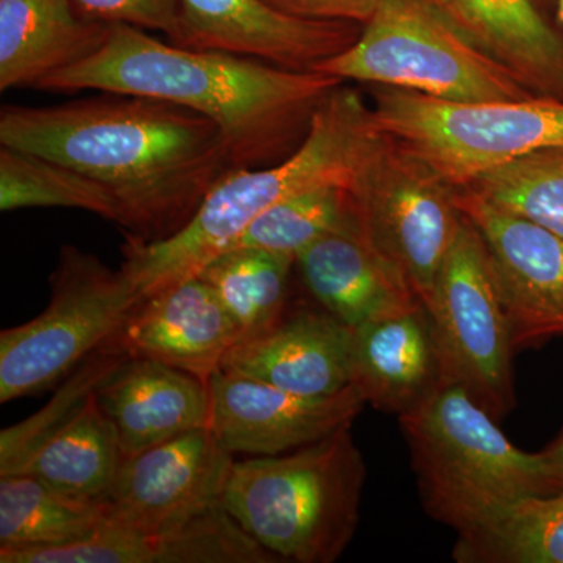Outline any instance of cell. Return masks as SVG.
<instances>
[{"instance_id": "1", "label": "cell", "mask_w": 563, "mask_h": 563, "mask_svg": "<svg viewBox=\"0 0 563 563\" xmlns=\"http://www.w3.org/2000/svg\"><path fill=\"white\" fill-rule=\"evenodd\" d=\"M0 146L52 158L101 184L117 201L125 235L143 242L184 229L233 169L214 122L176 103L114 92L2 107Z\"/></svg>"}, {"instance_id": "2", "label": "cell", "mask_w": 563, "mask_h": 563, "mask_svg": "<svg viewBox=\"0 0 563 563\" xmlns=\"http://www.w3.org/2000/svg\"><path fill=\"white\" fill-rule=\"evenodd\" d=\"M346 81L162 41L114 22L98 54L36 91H101L176 103L220 129L233 169L277 165L301 146L314 113Z\"/></svg>"}, {"instance_id": "3", "label": "cell", "mask_w": 563, "mask_h": 563, "mask_svg": "<svg viewBox=\"0 0 563 563\" xmlns=\"http://www.w3.org/2000/svg\"><path fill=\"white\" fill-rule=\"evenodd\" d=\"M385 141L387 133L365 95L340 85L314 113L301 146L285 161L225 173L190 222L169 239L143 242L125 235L121 266L140 301L198 277L274 203L320 187L354 190Z\"/></svg>"}, {"instance_id": "4", "label": "cell", "mask_w": 563, "mask_h": 563, "mask_svg": "<svg viewBox=\"0 0 563 563\" xmlns=\"http://www.w3.org/2000/svg\"><path fill=\"white\" fill-rule=\"evenodd\" d=\"M350 429L233 463L225 509L280 562H335L357 531L366 466Z\"/></svg>"}, {"instance_id": "5", "label": "cell", "mask_w": 563, "mask_h": 563, "mask_svg": "<svg viewBox=\"0 0 563 563\" xmlns=\"http://www.w3.org/2000/svg\"><path fill=\"white\" fill-rule=\"evenodd\" d=\"M399 424L426 512L457 536L543 495L537 453L515 446L461 385L443 384Z\"/></svg>"}, {"instance_id": "6", "label": "cell", "mask_w": 563, "mask_h": 563, "mask_svg": "<svg viewBox=\"0 0 563 563\" xmlns=\"http://www.w3.org/2000/svg\"><path fill=\"white\" fill-rule=\"evenodd\" d=\"M377 124L451 187L536 151L563 147V102H457L366 85Z\"/></svg>"}, {"instance_id": "7", "label": "cell", "mask_w": 563, "mask_h": 563, "mask_svg": "<svg viewBox=\"0 0 563 563\" xmlns=\"http://www.w3.org/2000/svg\"><path fill=\"white\" fill-rule=\"evenodd\" d=\"M314 70L446 101L537 98L422 0H388L351 47Z\"/></svg>"}, {"instance_id": "8", "label": "cell", "mask_w": 563, "mask_h": 563, "mask_svg": "<svg viewBox=\"0 0 563 563\" xmlns=\"http://www.w3.org/2000/svg\"><path fill=\"white\" fill-rule=\"evenodd\" d=\"M51 301L33 320L0 332V402L49 390L117 339L140 302L124 269L62 247Z\"/></svg>"}, {"instance_id": "9", "label": "cell", "mask_w": 563, "mask_h": 563, "mask_svg": "<svg viewBox=\"0 0 563 563\" xmlns=\"http://www.w3.org/2000/svg\"><path fill=\"white\" fill-rule=\"evenodd\" d=\"M426 309L444 380L504 420L515 407L512 335L483 239L463 214Z\"/></svg>"}, {"instance_id": "10", "label": "cell", "mask_w": 563, "mask_h": 563, "mask_svg": "<svg viewBox=\"0 0 563 563\" xmlns=\"http://www.w3.org/2000/svg\"><path fill=\"white\" fill-rule=\"evenodd\" d=\"M351 195L369 242L428 306L462 224L455 188L387 135Z\"/></svg>"}, {"instance_id": "11", "label": "cell", "mask_w": 563, "mask_h": 563, "mask_svg": "<svg viewBox=\"0 0 563 563\" xmlns=\"http://www.w3.org/2000/svg\"><path fill=\"white\" fill-rule=\"evenodd\" d=\"M233 463L210 428L124 459L102 501L110 523L141 536L172 532L224 504Z\"/></svg>"}, {"instance_id": "12", "label": "cell", "mask_w": 563, "mask_h": 563, "mask_svg": "<svg viewBox=\"0 0 563 563\" xmlns=\"http://www.w3.org/2000/svg\"><path fill=\"white\" fill-rule=\"evenodd\" d=\"M459 210L483 239L515 352L563 336V239L466 188Z\"/></svg>"}, {"instance_id": "13", "label": "cell", "mask_w": 563, "mask_h": 563, "mask_svg": "<svg viewBox=\"0 0 563 563\" xmlns=\"http://www.w3.org/2000/svg\"><path fill=\"white\" fill-rule=\"evenodd\" d=\"M209 428L225 451L268 457L299 450L350 428L365 407L352 385L332 396L295 395L218 369L209 379Z\"/></svg>"}, {"instance_id": "14", "label": "cell", "mask_w": 563, "mask_h": 563, "mask_svg": "<svg viewBox=\"0 0 563 563\" xmlns=\"http://www.w3.org/2000/svg\"><path fill=\"white\" fill-rule=\"evenodd\" d=\"M179 46L220 51L291 70H314L358 40L362 25L303 20L266 0H179Z\"/></svg>"}, {"instance_id": "15", "label": "cell", "mask_w": 563, "mask_h": 563, "mask_svg": "<svg viewBox=\"0 0 563 563\" xmlns=\"http://www.w3.org/2000/svg\"><path fill=\"white\" fill-rule=\"evenodd\" d=\"M537 98L563 102L558 0H422Z\"/></svg>"}, {"instance_id": "16", "label": "cell", "mask_w": 563, "mask_h": 563, "mask_svg": "<svg viewBox=\"0 0 563 563\" xmlns=\"http://www.w3.org/2000/svg\"><path fill=\"white\" fill-rule=\"evenodd\" d=\"M240 335L217 292L192 277L136 303L117 342L129 357H146L209 383Z\"/></svg>"}, {"instance_id": "17", "label": "cell", "mask_w": 563, "mask_h": 563, "mask_svg": "<svg viewBox=\"0 0 563 563\" xmlns=\"http://www.w3.org/2000/svg\"><path fill=\"white\" fill-rule=\"evenodd\" d=\"M446 384L424 303L352 329L351 385L380 412H413Z\"/></svg>"}, {"instance_id": "18", "label": "cell", "mask_w": 563, "mask_h": 563, "mask_svg": "<svg viewBox=\"0 0 563 563\" xmlns=\"http://www.w3.org/2000/svg\"><path fill=\"white\" fill-rule=\"evenodd\" d=\"M352 329L322 310L302 309L236 343L221 369L295 395L332 396L351 385Z\"/></svg>"}, {"instance_id": "19", "label": "cell", "mask_w": 563, "mask_h": 563, "mask_svg": "<svg viewBox=\"0 0 563 563\" xmlns=\"http://www.w3.org/2000/svg\"><path fill=\"white\" fill-rule=\"evenodd\" d=\"M96 396L124 459L209 428V383L152 358H125L99 384Z\"/></svg>"}, {"instance_id": "20", "label": "cell", "mask_w": 563, "mask_h": 563, "mask_svg": "<svg viewBox=\"0 0 563 563\" xmlns=\"http://www.w3.org/2000/svg\"><path fill=\"white\" fill-rule=\"evenodd\" d=\"M296 266L321 309L351 329L422 303L406 277L369 242L357 213L303 250Z\"/></svg>"}, {"instance_id": "21", "label": "cell", "mask_w": 563, "mask_h": 563, "mask_svg": "<svg viewBox=\"0 0 563 563\" xmlns=\"http://www.w3.org/2000/svg\"><path fill=\"white\" fill-rule=\"evenodd\" d=\"M111 27L76 0H0V90H36L98 54Z\"/></svg>"}, {"instance_id": "22", "label": "cell", "mask_w": 563, "mask_h": 563, "mask_svg": "<svg viewBox=\"0 0 563 563\" xmlns=\"http://www.w3.org/2000/svg\"><path fill=\"white\" fill-rule=\"evenodd\" d=\"M54 563H277L244 531L224 504L158 536H141L107 523L88 539L54 548Z\"/></svg>"}, {"instance_id": "23", "label": "cell", "mask_w": 563, "mask_h": 563, "mask_svg": "<svg viewBox=\"0 0 563 563\" xmlns=\"http://www.w3.org/2000/svg\"><path fill=\"white\" fill-rule=\"evenodd\" d=\"M122 461L120 439L95 391L79 412L44 437L9 474H29L66 495L102 503Z\"/></svg>"}, {"instance_id": "24", "label": "cell", "mask_w": 563, "mask_h": 563, "mask_svg": "<svg viewBox=\"0 0 563 563\" xmlns=\"http://www.w3.org/2000/svg\"><path fill=\"white\" fill-rule=\"evenodd\" d=\"M107 523L103 503L66 495L29 474L0 476V550L68 547Z\"/></svg>"}, {"instance_id": "25", "label": "cell", "mask_w": 563, "mask_h": 563, "mask_svg": "<svg viewBox=\"0 0 563 563\" xmlns=\"http://www.w3.org/2000/svg\"><path fill=\"white\" fill-rule=\"evenodd\" d=\"M295 265L288 255L233 247L213 258L198 277L217 292L239 331L240 343L269 331L287 313Z\"/></svg>"}, {"instance_id": "26", "label": "cell", "mask_w": 563, "mask_h": 563, "mask_svg": "<svg viewBox=\"0 0 563 563\" xmlns=\"http://www.w3.org/2000/svg\"><path fill=\"white\" fill-rule=\"evenodd\" d=\"M459 563H563V493L529 496L461 533Z\"/></svg>"}, {"instance_id": "27", "label": "cell", "mask_w": 563, "mask_h": 563, "mask_svg": "<svg viewBox=\"0 0 563 563\" xmlns=\"http://www.w3.org/2000/svg\"><path fill=\"white\" fill-rule=\"evenodd\" d=\"M77 209L120 221L117 201L101 184L38 154L0 147V210Z\"/></svg>"}, {"instance_id": "28", "label": "cell", "mask_w": 563, "mask_h": 563, "mask_svg": "<svg viewBox=\"0 0 563 563\" xmlns=\"http://www.w3.org/2000/svg\"><path fill=\"white\" fill-rule=\"evenodd\" d=\"M354 217V199L350 190L342 187L314 188L263 211L231 250L254 247L288 255L296 261L310 244L344 228Z\"/></svg>"}, {"instance_id": "29", "label": "cell", "mask_w": 563, "mask_h": 563, "mask_svg": "<svg viewBox=\"0 0 563 563\" xmlns=\"http://www.w3.org/2000/svg\"><path fill=\"white\" fill-rule=\"evenodd\" d=\"M463 188L563 239V147L532 152Z\"/></svg>"}, {"instance_id": "30", "label": "cell", "mask_w": 563, "mask_h": 563, "mask_svg": "<svg viewBox=\"0 0 563 563\" xmlns=\"http://www.w3.org/2000/svg\"><path fill=\"white\" fill-rule=\"evenodd\" d=\"M128 357V352L114 339L81 363L43 410L20 424L3 429L0 433V476L9 474L44 437L79 412L99 384Z\"/></svg>"}, {"instance_id": "31", "label": "cell", "mask_w": 563, "mask_h": 563, "mask_svg": "<svg viewBox=\"0 0 563 563\" xmlns=\"http://www.w3.org/2000/svg\"><path fill=\"white\" fill-rule=\"evenodd\" d=\"M92 14L109 22L161 32L174 44L180 41L179 0H76Z\"/></svg>"}, {"instance_id": "32", "label": "cell", "mask_w": 563, "mask_h": 563, "mask_svg": "<svg viewBox=\"0 0 563 563\" xmlns=\"http://www.w3.org/2000/svg\"><path fill=\"white\" fill-rule=\"evenodd\" d=\"M274 9L303 20L343 21L365 25L388 0H266Z\"/></svg>"}, {"instance_id": "33", "label": "cell", "mask_w": 563, "mask_h": 563, "mask_svg": "<svg viewBox=\"0 0 563 563\" xmlns=\"http://www.w3.org/2000/svg\"><path fill=\"white\" fill-rule=\"evenodd\" d=\"M542 470L543 495L563 493V432L537 453Z\"/></svg>"}, {"instance_id": "34", "label": "cell", "mask_w": 563, "mask_h": 563, "mask_svg": "<svg viewBox=\"0 0 563 563\" xmlns=\"http://www.w3.org/2000/svg\"><path fill=\"white\" fill-rule=\"evenodd\" d=\"M558 9H559V20H561L563 25V0H558Z\"/></svg>"}]
</instances>
